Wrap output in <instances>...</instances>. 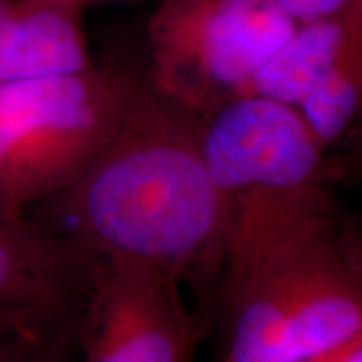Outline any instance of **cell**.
Instances as JSON below:
<instances>
[{
  "label": "cell",
  "instance_id": "obj_4",
  "mask_svg": "<svg viewBox=\"0 0 362 362\" xmlns=\"http://www.w3.org/2000/svg\"><path fill=\"white\" fill-rule=\"evenodd\" d=\"M228 316L221 362L308 361L361 334V258L337 216L274 252Z\"/></svg>",
  "mask_w": 362,
  "mask_h": 362
},
{
  "label": "cell",
  "instance_id": "obj_6",
  "mask_svg": "<svg viewBox=\"0 0 362 362\" xmlns=\"http://www.w3.org/2000/svg\"><path fill=\"white\" fill-rule=\"evenodd\" d=\"M103 259L33 216H0V328L77 337Z\"/></svg>",
  "mask_w": 362,
  "mask_h": 362
},
{
  "label": "cell",
  "instance_id": "obj_5",
  "mask_svg": "<svg viewBox=\"0 0 362 362\" xmlns=\"http://www.w3.org/2000/svg\"><path fill=\"white\" fill-rule=\"evenodd\" d=\"M296 23L274 0H161L147 25L149 81L209 119L242 99Z\"/></svg>",
  "mask_w": 362,
  "mask_h": 362
},
{
  "label": "cell",
  "instance_id": "obj_15",
  "mask_svg": "<svg viewBox=\"0 0 362 362\" xmlns=\"http://www.w3.org/2000/svg\"><path fill=\"white\" fill-rule=\"evenodd\" d=\"M13 337H16V334L8 332V330H4V328H0V346H2L4 342H8V340H11Z\"/></svg>",
  "mask_w": 362,
  "mask_h": 362
},
{
  "label": "cell",
  "instance_id": "obj_13",
  "mask_svg": "<svg viewBox=\"0 0 362 362\" xmlns=\"http://www.w3.org/2000/svg\"><path fill=\"white\" fill-rule=\"evenodd\" d=\"M304 362H362V332Z\"/></svg>",
  "mask_w": 362,
  "mask_h": 362
},
{
  "label": "cell",
  "instance_id": "obj_14",
  "mask_svg": "<svg viewBox=\"0 0 362 362\" xmlns=\"http://www.w3.org/2000/svg\"><path fill=\"white\" fill-rule=\"evenodd\" d=\"M42 4H49V6H54V8H61V11H66V13L78 14L83 16V13L95 6V4H103V2H119V0H39Z\"/></svg>",
  "mask_w": 362,
  "mask_h": 362
},
{
  "label": "cell",
  "instance_id": "obj_11",
  "mask_svg": "<svg viewBox=\"0 0 362 362\" xmlns=\"http://www.w3.org/2000/svg\"><path fill=\"white\" fill-rule=\"evenodd\" d=\"M0 362H77V338L13 337L0 346Z\"/></svg>",
  "mask_w": 362,
  "mask_h": 362
},
{
  "label": "cell",
  "instance_id": "obj_7",
  "mask_svg": "<svg viewBox=\"0 0 362 362\" xmlns=\"http://www.w3.org/2000/svg\"><path fill=\"white\" fill-rule=\"evenodd\" d=\"M169 272L103 259L77 328V362H185L194 324Z\"/></svg>",
  "mask_w": 362,
  "mask_h": 362
},
{
  "label": "cell",
  "instance_id": "obj_8",
  "mask_svg": "<svg viewBox=\"0 0 362 362\" xmlns=\"http://www.w3.org/2000/svg\"><path fill=\"white\" fill-rule=\"evenodd\" d=\"M93 65L81 16L39 0H0V83Z\"/></svg>",
  "mask_w": 362,
  "mask_h": 362
},
{
  "label": "cell",
  "instance_id": "obj_3",
  "mask_svg": "<svg viewBox=\"0 0 362 362\" xmlns=\"http://www.w3.org/2000/svg\"><path fill=\"white\" fill-rule=\"evenodd\" d=\"M145 73L89 65L0 83V216H25L113 137Z\"/></svg>",
  "mask_w": 362,
  "mask_h": 362
},
{
  "label": "cell",
  "instance_id": "obj_1",
  "mask_svg": "<svg viewBox=\"0 0 362 362\" xmlns=\"http://www.w3.org/2000/svg\"><path fill=\"white\" fill-rule=\"evenodd\" d=\"M28 216L101 259L149 264L180 282L220 278L221 220L206 119L145 75L107 145Z\"/></svg>",
  "mask_w": 362,
  "mask_h": 362
},
{
  "label": "cell",
  "instance_id": "obj_16",
  "mask_svg": "<svg viewBox=\"0 0 362 362\" xmlns=\"http://www.w3.org/2000/svg\"><path fill=\"white\" fill-rule=\"evenodd\" d=\"M300 362H304V361H300Z\"/></svg>",
  "mask_w": 362,
  "mask_h": 362
},
{
  "label": "cell",
  "instance_id": "obj_12",
  "mask_svg": "<svg viewBox=\"0 0 362 362\" xmlns=\"http://www.w3.org/2000/svg\"><path fill=\"white\" fill-rule=\"evenodd\" d=\"M274 2L296 25L328 18V16L344 13L356 4H362V0H274Z\"/></svg>",
  "mask_w": 362,
  "mask_h": 362
},
{
  "label": "cell",
  "instance_id": "obj_9",
  "mask_svg": "<svg viewBox=\"0 0 362 362\" xmlns=\"http://www.w3.org/2000/svg\"><path fill=\"white\" fill-rule=\"evenodd\" d=\"M361 40L362 4L328 18L296 25L290 37L256 69L244 97H259L296 109L314 81Z\"/></svg>",
  "mask_w": 362,
  "mask_h": 362
},
{
  "label": "cell",
  "instance_id": "obj_2",
  "mask_svg": "<svg viewBox=\"0 0 362 362\" xmlns=\"http://www.w3.org/2000/svg\"><path fill=\"white\" fill-rule=\"evenodd\" d=\"M322 153L298 109L276 101L242 97L206 121L226 312L274 252L334 218Z\"/></svg>",
  "mask_w": 362,
  "mask_h": 362
},
{
  "label": "cell",
  "instance_id": "obj_10",
  "mask_svg": "<svg viewBox=\"0 0 362 362\" xmlns=\"http://www.w3.org/2000/svg\"><path fill=\"white\" fill-rule=\"evenodd\" d=\"M362 101V40L354 42L314 81L298 113L312 137L326 147L342 137L361 111Z\"/></svg>",
  "mask_w": 362,
  "mask_h": 362
}]
</instances>
